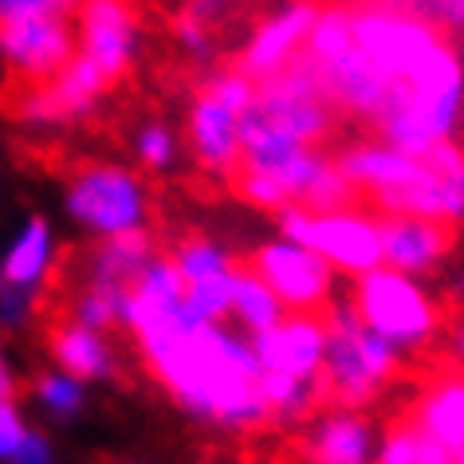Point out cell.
Wrapping results in <instances>:
<instances>
[{"instance_id": "cell-1", "label": "cell", "mask_w": 464, "mask_h": 464, "mask_svg": "<svg viewBox=\"0 0 464 464\" xmlns=\"http://www.w3.org/2000/svg\"><path fill=\"white\" fill-rule=\"evenodd\" d=\"M354 44L390 83L378 114L382 142L401 154H429L452 142L464 111V63L452 44L410 8L366 0L351 8Z\"/></svg>"}, {"instance_id": "cell-2", "label": "cell", "mask_w": 464, "mask_h": 464, "mask_svg": "<svg viewBox=\"0 0 464 464\" xmlns=\"http://www.w3.org/2000/svg\"><path fill=\"white\" fill-rule=\"evenodd\" d=\"M146 366L178 405L225 429H252L268 417L252 343L225 323H201L173 343L146 351Z\"/></svg>"}, {"instance_id": "cell-3", "label": "cell", "mask_w": 464, "mask_h": 464, "mask_svg": "<svg viewBox=\"0 0 464 464\" xmlns=\"http://www.w3.org/2000/svg\"><path fill=\"white\" fill-rule=\"evenodd\" d=\"M334 161L358 197L378 205V213L421 217L449 228L464 220V150L452 142L433 146L425 158L401 154L386 142H358Z\"/></svg>"}, {"instance_id": "cell-4", "label": "cell", "mask_w": 464, "mask_h": 464, "mask_svg": "<svg viewBox=\"0 0 464 464\" xmlns=\"http://www.w3.org/2000/svg\"><path fill=\"white\" fill-rule=\"evenodd\" d=\"M398 374V351L358 323L351 304L327 311V354H323V393L343 410L374 401Z\"/></svg>"}, {"instance_id": "cell-5", "label": "cell", "mask_w": 464, "mask_h": 464, "mask_svg": "<svg viewBox=\"0 0 464 464\" xmlns=\"http://www.w3.org/2000/svg\"><path fill=\"white\" fill-rule=\"evenodd\" d=\"M351 307L358 323L366 331H374L382 343H390L393 351H421L425 343H433L440 327V311L429 299V292L413 276H401L393 268H374L354 280Z\"/></svg>"}, {"instance_id": "cell-6", "label": "cell", "mask_w": 464, "mask_h": 464, "mask_svg": "<svg viewBox=\"0 0 464 464\" xmlns=\"http://www.w3.org/2000/svg\"><path fill=\"white\" fill-rule=\"evenodd\" d=\"M63 208L83 232L99 240L146 232L150 197L134 169L114 166V161H91L67 181Z\"/></svg>"}, {"instance_id": "cell-7", "label": "cell", "mask_w": 464, "mask_h": 464, "mask_svg": "<svg viewBox=\"0 0 464 464\" xmlns=\"http://www.w3.org/2000/svg\"><path fill=\"white\" fill-rule=\"evenodd\" d=\"M280 237L311 248L331 272L351 280L382 268V220L358 205L339 213H307L292 205L280 213Z\"/></svg>"}, {"instance_id": "cell-8", "label": "cell", "mask_w": 464, "mask_h": 464, "mask_svg": "<svg viewBox=\"0 0 464 464\" xmlns=\"http://www.w3.org/2000/svg\"><path fill=\"white\" fill-rule=\"evenodd\" d=\"M252 111L268 126H276L284 138H292L295 146L307 150H319V142L331 134L334 119V107L323 95V83L307 60H299L287 72L272 75L268 83H260Z\"/></svg>"}, {"instance_id": "cell-9", "label": "cell", "mask_w": 464, "mask_h": 464, "mask_svg": "<svg viewBox=\"0 0 464 464\" xmlns=\"http://www.w3.org/2000/svg\"><path fill=\"white\" fill-rule=\"evenodd\" d=\"M248 268L272 287L276 299L287 307V315H315V311L331 307L334 272L304 245L276 237L252 252Z\"/></svg>"}, {"instance_id": "cell-10", "label": "cell", "mask_w": 464, "mask_h": 464, "mask_svg": "<svg viewBox=\"0 0 464 464\" xmlns=\"http://www.w3.org/2000/svg\"><path fill=\"white\" fill-rule=\"evenodd\" d=\"M0 60L20 83H48L75 60V24L67 16L0 20Z\"/></svg>"}, {"instance_id": "cell-11", "label": "cell", "mask_w": 464, "mask_h": 464, "mask_svg": "<svg viewBox=\"0 0 464 464\" xmlns=\"http://www.w3.org/2000/svg\"><path fill=\"white\" fill-rule=\"evenodd\" d=\"M102 91H107V79L91 60L75 52V60L63 67L48 83H32L13 99V114L24 126H36V130H48V126H67L75 119H83L99 107Z\"/></svg>"}, {"instance_id": "cell-12", "label": "cell", "mask_w": 464, "mask_h": 464, "mask_svg": "<svg viewBox=\"0 0 464 464\" xmlns=\"http://www.w3.org/2000/svg\"><path fill=\"white\" fill-rule=\"evenodd\" d=\"M75 52L102 72L122 79L138 55V13L130 0H83L75 13Z\"/></svg>"}, {"instance_id": "cell-13", "label": "cell", "mask_w": 464, "mask_h": 464, "mask_svg": "<svg viewBox=\"0 0 464 464\" xmlns=\"http://www.w3.org/2000/svg\"><path fill=\"white\" fill-rule=\"evenodd\" d=\"M315 16H319V5H311V0H292V5L276 8L268 20H260V28L240 48L237 72H245L252 83H268L272 75L299 63L307 52V36L315 28Z\"/></svg>"}, {"instance_id": "cell-14", "label": "cell", "mask_w": 464, "mask_h": 464, "mask_svg": "<svg viewBox=\"0 0 464 464\" xmlns=\"http://www.w3.org/2000/svg\"><path fill=\"white\" fill-rule=\"evenodd\" d=\"M248 343L260 374L319 382L323 386V354H327V319L323 315H284L272 331Z\"/></svg>"}, {"instance_id": "cell-15", "label": "cell", "mask_w": 464, "mask_h": 464, "mask_svg": "<svg viewBox=\"0 0 464 464\" xmlns=\"http://www.w3.org/2000/svg\"><path fill=\"white\" fill-rule=\"evenodd\" d=\"M382 220V264L401 276L433 272L452 248V228L421 217H378Z\"/></svg>"}, {"instance_id": "cell-16", "label": "cell", "mask_w": 464, "mask_h": 464, "mask_svg": "<svg viewBox=\"0 0 464 464\" xmlns=\"http://www.w3.org/2000/svg\"><path fill=\"white\" fill-rule=\"evenodd\" d=\"M319 83H323V95L334 111H351L358 119H370L374 122L382 107H386V95H390V83L382 79V72L374 63L358 52V44L351 52H343L339 60L315 67Z\"/></svg>"}, {"instance_id": "cell-17", "label": "cell", "mask_w": 464, "mask_h": 464, "mask_svg": "<svg viewBox=\"0 0 464 464\" xmlns=\"http://www.w3.org/2000/svg\"><path fill=\"white\" fill-rule=\"evenodd\" d=\"M189 150L197 166L220 178H232L240 169V119L213 102L205 91H197L189 102Z\"/></svg>"}, {"instance_id": "cell-18", "label": "cell", "mask_w": 464, "mask_h": 464, "mask_svg": "<svg viewBox=\"0 0 464 464\" xmlns=\"http://www.w3.org/2000/svg\"><path fill=\"white\" fill-rule=\"evenodd\" d=\"M410 425L452 460H464V374H445L429 382L417 398Z\"/></svg>"}, {"instance_id": "cell-19", "label": "cell", "mask_w": 464, "mask_h": 464, "mask_svg": "<svg viewBox=\"0 0 464 464\" xmlns=\"http://www.w3.org/2000/svg\"><path fill=\"white\" fill-rule=\"evenodd\" d=\"M52 272H55V232L44 217H32L20 225V232L8 240L5 256H0V284L16 287L24 295H36Z\"/></svg>"}, {"instance_id": "cell-20", "label": "cell", "mask_w": 464, "mask_h": 464, "mask_svg": "<svg viewBox=\"0 0 464 464\" xmlns=\"http://www.w3.org/2000/svg\"><path fill=\"white\" fill-rule=\"evenodd\" d=\"M307 457L315 464H370L374 460V429L351 410L315 421L307 437Z\"/></svg>"}, {"instance_id": "cell-21", "label": "cell", "mask_w": 464, "mask_h": 464, "mask_svg": "<svg viewBox=\"0 0 464 464\" xmlns=\"http://www.w3.org/2000/svg\"><path fill=\"white\" fill-rule=\"evenodd\" d=\"M154 260V245H150L146 232H130V237H114V240H99L87 252V280L83 284H99V287H130L138 276L146 272V264Z\"/></svg>"}, {"instance_id": "cell-22", "label": "cell", "mask_w": 464, "mask_h": 464, "mask_svg": "<svg viewBox=\"0 0 464 464\" xmlns=\"http://www.w3.org/2000/svg\"><path fill=\"white\" fill-rule=\"evenodd\" d=\"M52 354H55V362H60L63 374H72L75 382L111 378V370H114V354H111L107 334L87 331L72 319L52 331Z\"/></svg>"}, {"instance_id": "cell-23", "label": "cell", "mask_w": 464, "mask_h": 464, "mask_svg": "<svg viewBox=\"0 0 464 464\" xmlns=\"http://www.w3.org/2000/svg\"><path fill=\"white\" fill-rule=\"evenodd\" d=\"M284 315H287V307L276 299L272 287L252 268H237V287H232V311H228L237 331L245 334V339H256V334L272 331Z\"/></svg>"}, {"instance_id": "cell-24", "label": "cell", "mask_w": 464, "mask_h": 464, "mask_svg": "<svg viewBox=\"0 0 464 464\" xmlns=\"http://www.w3.org/2000/svg\"><path fill=\"white\" fill-rule=\"evenodd\" d=\"M354 48V20H351V8L346 5H331V8H319L315 16V28L307 36V52L304 60L311 67H323L331 60H339L343 52Z\"/></svg>"}, {"instance_id": "cell-25", "label": "cell", "mask_w": 464, "mask_h": 464, "mask_svg": "<svg viewBox=\"0 0 464 464\" xmlns=\"http://www.w3.org/2000/svg\"><path fill=\"white\" fill-rule=\"evenodd\" d=\"M130 292V287H126ZM126 292L122 287H99V284H83L72 299V323L87 331L107 334L111 327H122L126 319Z\"/></svg>"}, {"instance_id": "cell-26", "label": "cell", "mask_w": 464, "mask_h": 464, "mask_svg": "<svg viewBox=\"0 0 464 464\" xmlns=\"http://www.w3.org/2000/svg\"><path fill=\"white\" fill-rule=\"evenodd\" d=\"M169 260H173V268L181 272L185 287L201 284V280H217V276H225V272L237 268L228 252L220 248L217 240H205V237H185V240H178V248H173Z\"/></svg>"}, {"instance_id": "cell-27", "label": "cell", "mask_w": 464, "mask_h": 464, "mask_svg": "<svg viewBox=\"0 0 464 464\" xmlns=\"http://www.w3.org/2000/svg\"><path fill=\"white\" fill-rule=\"evenodd\" d=\"M374 464H452V457H445L433 440H425L410 421H405V425L390 429V437L382 440Z\"/></svg>"}, {"instance_id": "cell-28", "label": "cell", "mask_w": 464, "mask_h": 464, "mask_svg": "<svg viewBox=\"0 0 464 464\" xmlns=\"http://www.w3.org/2000/svg\"><path fill=\"white\" fill-rule=\"evenodd\" d=\"M232 287H237V268L217 276V280H201L185 287V304L201 323H225L232 311Z\"/></svg>"}, {"instance_id": "cell-29", "label": "cell", "mask_w": 464, "mask_h": 464, "mask_svg": "<svg viewBox=\"0 0 464 464\" xmlns=\"http://www.w3.org/2000/svg\"><path fill=\"white\" fill-rule=\"evenodd\" d=\"M201 91H205V95L213 99V102H220L225 111H232L237 119H245V114L256 107V91H260V83H252L245 72L228 67V72H213V75H208Z\"/></svg>"}, {"instance_id": "cell-30", "label": "cell", "mask_w": 464, "mask_h": 464, "mask_svg": "<svg viewBox=\"0 0 464 464\" xmlns=\"http://www.w3.org/2000/svg\"><path fill=\"white\" fill-rule=\"evenodd\" d=\"M134 154H138V161H142L146 169L166 173V169L178 166L181 142H178V134H173L166 122H146L142 130L134 134Z\"/></svg>"}, {"instance_id": "cell-31", "label": "cell", "mask_w": 464, "mask_h": 464, "mask_svg": "<svg viewBox=\"0 0 464 464\" xmlns=\"http://www.w3.org/2000/svg\"><path fill=\"white\" fill-rule=\"evenodd\" d=\"M232 185H237V193L245 197L248 205L264 208V213H284V208H292V197H287L284 181L276 178V173L245 169V166H240L237 173H232Z\"/></svg>"}, {"instance_id": "cell-32", "label": "cell", "mask_w": 464, "mask_h": 464, "mask_svg": "<svg viewBox=\"0 0 464 464\" xmlns=\"http://www.w3.org/2000/svg\"><path fill=\"white\" fill-rule=\"evenodd\" d=\"M36 401L52 417H75L83 410V382H75L72 374L55 370V374L36 378Z\"/></svg>"}, {"instance_id": "cell-33", "label": "cell", "mask_w": 464, "mask_h": 464, "mask_svg": "<svg viewBox=\"0 0 464 464\" xmlns=\"http://www.w3.org/2000/svg\"><path fill=\"white\" fill-rule=\"evenodd\" d=\"M386 5H398V8H410L429 24H440V28H464V0H386Z\"/></svg>"}, {"instance_id": "cell-34", "label": "cell", "mask_w": 464, "mask_h": 464, "mask_svg": "<svg viewBox=\"0 0 464 464\" xmlns=\"http://www.w3.org/2000/svg\"><path fill=\"white\" fill-rule=\"evenodd\" d=\"M83 0H0V20L16 16H72Z\"/></svg>"}, {"instance_id": "cell-35", "label": "cell", "mask_w": 464, "mask_h": 464, "mask_svg": "<svg viewBox=\"0 0 464 464\" xmlns=\"http://www.w3.org/2000/svg\"><path fill=\"white\" fill-rule=\"evenodd\" d=\"M24 437H28V429H24V421H20L16 405L0 401V460H13L16 449L24 445Z\"/></svg>"}, {"instance_id": "cell-36", "label": "cell", "mask_w": 464, "mask_h": 464, "mask_svg": "<svg viewBox=\"0 0 464 464\" xmlns=\"http://www.w3.org/2000/svg\"><path fill=\"white\" fill-rule=\"evenodd\" d=\"M32 315H36V295H24V292H16V287L0 284V323L24 327Z\"/></svg>"}, {"instance_id": "cell-37", "label": "cell", "mask_w": 464, "mask_h": 464, "mask_svg": "<svg viewBox=\"0 0 464 464\" xmlns=\"http://www.w3.org/2000/svg\"><path fill=\"white\" fill-rule=\"evenodd\" d=\"M178 44L201 63L213 55V32H208L205 24H197V20H189V16H181V13H178Z\"/></svg>"}, {"instance_id": "cell-38", "label": "cell", "mask_w": 464, "mask_h": 464, "mask_svg": "<svg viewBox=\"0 0 464 464\" xmlns=\"http://www.w3.org/2000/svg\"><path fill=\"white\" fill-rule=\"evenodd\" d=\"M228 13H232V0H185V8H181V16L205 24L208 32H217V24H225Z\"/></svg>"}, {"instance_id": "cell-39", "label": "cell", "mask_w": 464, "mask_h": 464, "mask_svg": "<svg viewBox=\"0 0 464 464\" xmlns=\"http://www.w3.org/2000/svg\"><path fill=\"white\" fill-rule=\"evenodd\" d=\"M8 464H52V445L40 433H28L24 445L16 449V457L8 460Z\"/></svg>"}, {"instance_id": "cell-40", "label": "cell", "mask_w": 464, "mask_h": 464, "mask_svg": "<svg viewBox=\"0 0 464 464\" xmlns=\"http://www.w3.org/2000/svg\"><path fill=\"white\" fill-rule=\"evenodd\" d=\"M16 393V378H13V366H8L5 351H0V401H13Z\"/></svg>"}, {"instance_id": "cell-41", "label": "cell", "mask_w": 464, "mask_h": 464, "mask_svg": "<svg viewBox=\"0 0 464 464\" xmlns=\"http://www.w3.org/2000/svg\"><path fill=\"white\" fill-rule=\"evenodd\" d=\"M449 351L452 358H457V366H460V374H464V319L452 327V339H449Z\"/></svg>"}, {"instance_id": "cell-42", "label": "cell", "mask_w": 464, "mask_h": 464, "mask_svg": "<svg viewBox=\"0 0 464 464\" xmlns=\"http://www.w3.org/2000/svg\"><path fill=\"white\" fill-rule=\"evenodd\" d=\"M452 464H460V460H452Z\"/></svg>"}, {"instance_id": "cell-43", "label": "cell", "mask_w": 464, "mask_h": 464, "mask_svg": "<svg viewBox=\"0 0 464 464\" xmlns=\"http://www.w3.org/2000/svg\"><path fill=\"white\" fill-rule=\"evenodd\" d=\"M460 464H464V460H460Z\"/></svg>"}]
</instances>
